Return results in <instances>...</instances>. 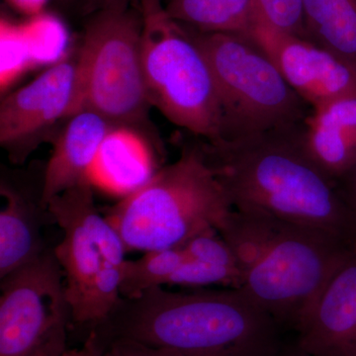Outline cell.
I'll return each mask as SVG.
<instances>
[{
  "mask_svg": "<svg viewBox=\"0 0 356 356\" xmlns=\"http://www.w3.org/2000/svg\"><path fill=\"white\" fill-rule=\"evenodd\" d=\"M140 11L91 13L76 53V89L70 117L100 115L112 125L149 127L152 108L142 58Z\"/></svg>",
  "mask_w": 356,
  "mask_h": 356,
  "instance_id": "52a82bcc",
  "label": "cell"
},
{
  "mask_svg": "<svg viewBox=\"0 0 356 356\" xmlns=\"http://www.w3.org/2000/svg\"><path fill=\"white\" fill-rule=\"evenodd\" d=\"M219 232L242 271L241 289L281 327L295 331L356 250L324 229L247 211H232Z\"/></svg>",
  "mask_w": 356,
  "mask_h": 356,
  "instance_id": "3957f363",
  "label": "cell"
},
{
  "mask_svg": "<svg viewBox=\"0 0 356 356\" xmlns=\"http://www.w3.org/2000/svg\"><path fill=\"white\" fill-rule=\"evenodd\" d=\"M97 353L100 356H185L172 348L152 346L126 337L111 339Z\"/></svg>",
  "mask_w": 356,
  "mask_h": 356,
  "instance_id": "44dd1931",
  "label": "cell"
},
{
  "mask_svg": "<svg viewBox=\"0 0 356 356\" xmlns=\"http://www.w3.org/2000/svg\"><path fill=\"white\" fill-rule=\"evenodd\" d=\"M47 208L64 233L54 252L64 273L72 323L96 327L121 301L127 248L106 216L100 214L90 184L67 189Z\"/></svg>",
  "mask_w": 356,
  "mask_h": 356,
  "instance_id": "ba28073f",
  "label": "cell"
},
{
  "mask_svg": "<svg viewBox=\"0 0 356 356\" xmlns=\"http://www.w3.org/2000/svg\"><path fill=\"white\" fill-rule=\"evenodd\" d=\"M306 39L356 69V0H303Z\"/></svg>",
  "mask_w": 356,
  "mask_h": 356,
  "instance_id": "e0dca14e",
  "label": "cell"
},
{
  "mask_svg": "<svg viewBox=\"0 0 356 356\" xmlns=\"http://www.w3.org/2000/svg\"><path fill=\"white\" fill-rule=\"evenodd\" d=\"M248 37L311 108L356 96V69L331 51L257 20Z\"/></svg>",
  "mask_w": 356,
  "mask_h": 356,
  "instance_id": "8fae6325",
  "label": "cell"
},
{
  "mask_svg": "<svg viewBox=\"0 0 356 356\" xmlns=\"http://www.w3.org/2000/svg\"><path fill=\"white\" fill-rule=\"evenodd\" d=\"M0 280V356H60L69 350L72 311L54 248Z\"/></svg>",
  "mask_w": 356,
  "mask_h": 356,
  "instance_id": "9c48e42d",
  "label": "cell"
},
{
  "mask_svg": "<svg viewBox=\"0 0 356 356\" xmlns=\"http://www.w3.org/2000/svg\"><path fill=\"white\" fill-rule=\"evenodd\" d=\"M154 142L146 129L113 125L103 140L89 175L92 186L102 185L124 196L146 184L158 172Z\"/></svg>",
  "mask_w": 356,
  "mask_h": 356,
  "instance_id": "9a60e30c",
  "label": "cell"
},
{
  "mask_svg": "<svg viewBox=\"0 0 356 356\" xmlns=\"http://www.w3.org/2000/svg\"><path fill=\"white\" fill-rule=\"evenodd\" d=\"M254 2L257 21L278 31L306 39L303 0H254Z\"/></svg>",
  "mask_w": 356,
  "mask_h": 356,
  "instance_id": "ffe728a7",
  "label": "cell"
},
{
  "mask_svg": "<svg viewBox=\"0 0 356 356\" xmlns=\"http://www.w3.org/2000/svg\"><path fill=\"white\" fill-rule=\"evenodd\" d=\"M76 89V54L51 65L0 104V145L11 163L22 165L60 121L72 113Z\"/></svg>",
  "mask_w": 356,
  "mask_h": 356,
  "instance_id": "30bf717a",
  "label": "cell"
},
{
  "mask_svg": "<svg viewBox=\"0 0 356 356\" xmlns=\"http://www.w3.org/2000/svg\"><path fill=\"white\" fill-rule=\"evenodd\" d=\"M112 124L100 115L81 111L67 119L54 140L53 151L44 166L43 203L77 185L90 184L89 175L98 151Z\"/></svg>",
  "mask_w": 356,
  "mask_h": 356,
  "instance_id": "5bb4252c",
  "label": "cell"
},
{
  "mask_svg": "<svg viewBox=\"0 0 356 356\" xmlns=\"http://www.w3.org/2000/svg\"><path fill=\"white\" fill-rule=\"evenodd\" d=\"M133 0H86V9L89 13L105 9H126Z\"/></svg>",
  "mask_w": 356,
  "mask_h": 356,
  "instance_id": "cb8c5ba5",
  "label": "cell"
},
{
  "mask_svg": "<svg viewBox=\"0 0 356 356\" xmlns=\"http://www.w3.org/2000/svg\"><path fill=\"white\" fill-rule=\"evenodd\" d=\"M234 210L199 143L187 145L177 161L163 166L105 215L127 252L184 245L206 229L221 228Z\"/></svg>",
  "mask_w": 356,
  "mask_h": 356,
  "instance_id": "277c9868",
  "label": "cell"
},
{
  "mask_svg": "<svg viewBox=\"0 0 356 356\" xmlns=\"http://www.w3.org/2000/svg\"><path fill=\"white\" fill-rule=\"evenodd\" d=\"M0 195L3 200L0 211V278H3L49 250L42 229L51 214L42 194L34 197L3 178Z\"/></svg>",
  "mask_w": 356,
  "mask_h": 356,
  "instance_id": "2e32d148",
  "label": "cell"
},
{
  "mask_svg": "<svg viewBox=\"0 0 356 356\" xmlns=\"http://www.w3.org/2000/svg\"><path fill=\"white\" fill-rule=\"evenodd\" d=\"M292 127L198 143L234 209L324 229L356 248V213L302 151Z\"/></svg>",
  "mask_w": 356,
  "mask_h": 356,
  "instance_id": "7a4b0ae2",
  "label": "cell"
},
{
  "mask_svg": "<svg viewBox=\"0 0 356 356\" xmlns=\"http://www.w3.org/2000/svg\"><path fill=\"white\" fill-rule=\"evenodd\" d=\"M291 132L304 154L336 182L356 163V96L311 108Z\"/></svg>",
  "mask_w": 356,
  "mask_h": 356,
  "instance_id": "4fadbf2b",
  "label": "cell"
},
{
  "mask_svg": "<svg viewBox=\"0 0 356 356\" xmlns=\"http://www.w3.org/2000/svg\"><path fill=\"white\" fill-rule=\"evenodd\" d=\"M309 356H356V250L334 271L300 324Z\"/></svg>",
  "mask_w": 356,
  "mask_h": 356,
  "instance_id": "7c38bea8",
  "label": "cell"
},
{
  "mask_svg": "<svg viewBox=\"0 0 356 356\" xmlns=\"http://www.w3.org/2000/svg\"><path fill=\"white\" fill-rule=\"evenodd\" d=\"M185 257L184 245H180L149 250L139 259L126 261L122 271V298H137L153 288L168 286Z\"/></svg>",
  "mask_w": 356,
  "mask_h": 356,
  "instance_id": "d6986e66",
  "label": "cell"
},
{
  "mask_svg": "<svg viewBox=\"0 0 356 356\" xmlns=\"http://www.w3.org/2000/svg\"><path fill=\"white\" fill-rule=\"evenodd\" d=\"M281 330L242 289L156 287L122 298L88 343L98 351L126 337L185 356H275L284 348Z\"/></svg>",
  "mask_w": 356,
  "mask_h": 356,
  "instance_id": "6da1fadb",
  "label": "cell"
},
{
  "mask_svg": "<svg viewBox=\"0 0 356 356\" xmlns=\"http://www.w3.org/2000/svg\"><path fill=\"white\" fill-rule=\"evenodd\" d=\"M48 0H6L7 3L25 15H38Z\"/></svg>",
  "mask_w": 356,
  "mask_h": 356,
  "instance_id": "603a6c76",
  "label": "cell"
},
{
  "mask_svg": "<svg viewBox=\"0 0 356 356\" xmlns=\"http://www.w3.org/2000/svg\"><path fill=\"white\" fill-rule=\"evenodd\" d=\"M60 356H100L97 351L93 350L90 346H86L81 350H67Z\"/></svg>",
  "mask_w": 356,
  "mask_h": 356,
  "instance_id": "d4e9b609",
  "label": "cell"
},
{
  "mask_svg": "<svg viewBox=\"0 0 356 356\" xmlns=\"http://www.w3.org/2000/svg\"><path fill=\"white\" fill-rule=\"evenodd\" d=\"M142 58L152 106L198 140L222 139V111L207 58L163 0H140Z\"/></svg>",
  "mask_w": 356,
  "mask_h": 356,
  "instance_id": "5b68a950",
  "label": "cell"
},
{
  "mask_svg": "<svg viewBox=\"0 0 356 356\" xmlns=\"http://www.w3.org/2000/svg\"><path fill=\"white\" fill-rule=\"evenodd\" d=\"M58 1L62 2V3H70L72 0H58Z\"/></svg>",
  "mask_w": 356,
  "mask_h": 356,
  "instance_id": "4316f807",
  "label": "cell"
},
{
  "mask_svg": "<svg viewBox=\"0 0 356 356\" xmlns=\"http://www.w3.org/2000/svg\"><path fill=\"white\" fill-rule=\"evenodd\" d=\"M336 184L343 197L356 213V163L346 175L337 180Z\"/></svg>",
  "mask_w": 356,
  "mask_h": 356,
  "instance_id": "7402d4cb",
  "label": "cell"
},
{
  "mask_svg": "<svg viewBox=\"0 0 356 356\" xmlns=\"http://www.w3.org/2000/svg\"><path fill=\"white\" fill-rule=\"evenodd\" d=\"M179 24L203 33L250 36L257 21L254 0H163Z\"/></svg>",
  "mask_w": 356,
  "mask_h": 356,
  "instance_id": "ac0fdd59",
  "label": "cell"
},
{
  "mask_svg": "<svg viewBox=\"0 0 356 356\" xmlns=\"http://www.w3.org/2000/svg\"><path fill=\"white\" fill-rule=\"evenodd\" d=\"M184 27L214 74L222 111V140L292 127L310 113L311 107L250 37Z\"/></svg>",
  "mask_w": 356,
  "mask_h": 356,
  "instance_id": "8992f818",
  "label": "cell"
},
{
  "mask_svg": "<svg viewBox=\"0 0 356 356\" xmlns=\"http://www.w3.org/2000/svg\"><path fill=\"white\" fill-rule=\"evenodd\" d=\"M275 356H309L306 353H304L301 348H299L297 346V344H295L294 346H291V348H283L282 350L278 353L277 355Z\"/></svg>",
  "mask_w": 356,
  "mask_h": 356,
  "instance_id": "484cf974",
  "label": "cell"
}]
</instances>
